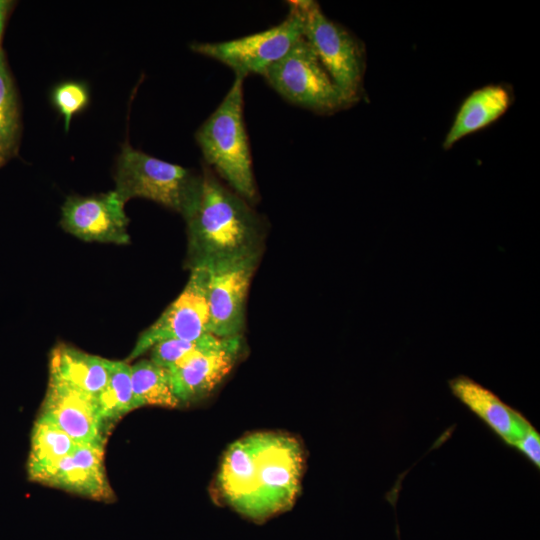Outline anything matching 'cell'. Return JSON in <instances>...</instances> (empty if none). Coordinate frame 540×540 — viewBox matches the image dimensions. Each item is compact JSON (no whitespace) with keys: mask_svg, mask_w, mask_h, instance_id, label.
<instances>
[{"mask_svg":"<svg viewBox=\"0 0 540 540\" xmlns=\"http://www.w3.org/2000/svg\"><path fill=\"white\" fill-rule=\"evenodd\" d=\"M21 116L16 87L0 46V167L18 153Z\"/></svg>","mask_w":540,"mask_h":540,"instance_id":"19","label":"cell"},{"mask_svg":"<svg viewBox=\"0 0 540 540\" xmlns=\"http://www.w3.org/2000/svg\"><path fill=\"white\" fill-rule=\"evenodd\" d=\"M208 272L205 267L190 269L189 279L180 295L160 317L138 337L125 360L130 362L169 339L195 340L208 333Z\"/></svg>","mask_w":540,"mask_h":540,"instance_id":"8","label":"cell"},{"mask_svg":"<svg viewBox=\"0 0 540 540\" xmlns=\"http://www.w3.org/2000/svg\"><path fill=\"white\" fill-rule=\"evenodd\" d=\"M94 399L106 427L136 409L128 362L110 360L108 381Z\"/></svg>","mask_w":540,"mask_h":540,"instance_id":"20","label":"cell"},{"mask_svg":"<svg viewBox=\"0 0 540 540\" xmlns=\"http://www.w3.org/2000/svg\"><path fill=\"white\" fill-rule=\"evenodd\" d=\"M261 256L207 267L208 333L219 338L243 335L246 300Z\"/></svg>","mask_w":540,"mask_h":540,"instance_id":"9","label":"cell"},{"mask_svg":"<svg viewBox=\"0 0 540 540\" xmlns=\"http://www.w3.org/2000/svg\"><path fill=\"white\" fill-rule=\"evenodd\" d=\"M202 178L198 204L185 220L189 270L262 256L266 235L263 217L206 165Z\"/></svg>","mask_w":540,"mask_h":540,"instance_id":"2","label":"cell"},{"mask_svg":"<svg viewBox=\"0 0 540 540\" xmlns=\"http://www.w3.org/2000/svg\"><path fill=\"white\" fill-rule=\"evenodd\" d=\"M303 470L304 452L296 438L278 432H255L226 449L217 487L230 508L262 524L293 507Z\"/></svg>","mask_w":540,"mask_h":540,"instance_id":"1","label":"cell"},{"mask_svg":"<svg viewBox=\"0 0 540 540\" xmlns=\"http://www.w3.org/2000/svg\"><path fill=\"white\" fill-rule=\"evenodd\" d=\"M243 335L221 338L168 370L175 396L181 405L208 396L231 372L244 350Z\"/></svg>","mask_w":540,"mask_h":540,"instance_id":"11","label":"cell"},{"mask_svg":"<svg viewBox=\"0 0 540 540\" xmlns=\"http://www.w3.org/2000/svg\"><path fill=\"white\" fill-rule=\"evenodd\" d=\"M130 370L136 409L144 406H180L167 369L150 359H141L130 365Z\"/></svg>","mask_w":540,"mask_h":540,"instance_id":"18","label":"cell"},{"mask_svg":"<svg viewBox=\"0 0 540 540\" xmlns=\"http://www.w3.org/2000/svg\"><path fill=\"white\" fill-rule=\"evenodd\" d=\"M115 191L127 202L144 198L171 209L187 220L202 191V172L170 163L125 143L117 157Z\"/></svg>","mask_w":540,"mask_h":540,"instance_id":"4","label":"cell"},{"mask_svg":"<svg viewBox=\"0 0 540 540\" xmlns=\"http://www.w3.org/2000/svg\"><path fill=\"white\" fill-rule=\"evenodd\" d=\"M221 338L206 333L195 340L169 339L150 348V360L170 370L188 357L216 345Z\"/></svg>","mask_w":540,"mask_h":540,"instance_id":"21","label":"cell"},{"mask_svg":"<svg viewBox=\"0 0 540 540\" xmlns=\"http://www.w3.org/2000/svg\"><path fill=\"white\" fill-rule=\"evenodd\" d=\"M13 6L14 2L12 1L0 0V46L2 44L6 21Z\"/></svg>","mask_w":540,"mask_h":540,"instance_id":"24","label":"cell"},{"mask_svg":"<svg viewBox=\"0 0 540 540\" xmlns=\"http://www.w3.org/2000/svg\"><path fill=\"white\" fill-rule=\"evenodd\" d=\"M287 4L301 21L303 38L347 102L351 106L359 101L365 71L363 45L346 28L330 20L316 1L292 0Z\"/></svg>","mask_w":540,"mask_h":540,"instance_id":"5","label":"cell"},{"mask_svg":"<svg viewBox=\"0 0 540 540\" xmlns=\"http://www.w3.org/2000/svg\"><path fill=\"white\" fill-rule=\"evenodd\" d=\"M303 37L299 17L288 9L287 17L266 30L240 38L213 43H193V52L212 58L228 66L235 76L264 75Z\"/></svg>","mask_w":540,"mask_h":540,"instance_id":"7","label":"cell"},{"mask_svg":"<svg viewBox=\"0 0 540 540\" xmlns=\"http://www.w3.org/2000/svg\"><path fill=\"white\" fill-rule=\"evenodd\" d=\"M125 203L115 190L69 196L61 208L60 224L83 241L125 245L130 242Z\"/></svg>","mask_w":540,"mask_h":540,"instance_id":"10","label":"cell"},{"mask_svg":"<svg viewBox=\"0 0 540 540\" xmlns=\"http://www.w3.org/2000/svg\"><path fill=\"white\" fill-rule=\"evenodd\" d=\"M263 77L288 102L313 112L332 114L350 106L303 37Z\"/></svg>","mask_w":540,"mask_h":540,"instance_id":"6","label":"cell"},{"mask_svg":"<svg viewBox=\"0 0 540 540\" xmlns=\"http://www.w3.org/2000/svg\"><path fill=\"white\" fill-rule=\"evenodd\" d=\"M69 435L39 415L31 432L27 472L30 480L44 484L58 464L77 448Z\"/></svg>","mask_w":540,"mask_h":540,"instance_id":"17","label":"cell"},{"mask_svg":"<svg viewBox=\"0 0 540 540\" xmlns=\"http://www.w3.org/2000/svg\"><path fill=\"white\" fill-rule=\"evenodd\" d=\"M109 372V359L66 344H59L51 351L49 381L64 384L93 398L105 387Z\"/></svg>","mask_w":540,"mask_h":540,"instance_id":"15","label":"cell"},{"mask_svg":"<svg viewBox=\"0 0 540 540\" xmlns=\"http://www.w3.org/2000/svg\"><path fill=\"white\" fill-rule=\"evenodd\" d=\"M104 446L105 441L78 444L44 484L96 501L114 500L104 467Z\"/></svg>","mask_w":540,"mask_h":540,"instance_id":"13","label":"cell"},{"mask_svg":"<svg viewBox=\"0 0 540 540\" xmlns=\"http://www.w3.org/2000/svg\"><path fill=\"white\" fill-rule=\"evenodd\" d=\"M89 89L86 83L65 81L58 83L51 92V102L64 120L68 131L72 118L83 111L89 103Z\"/></svg>","mask_w":540,"mask_h":540,"instance_id":"22","label":"cell"},{"mask_svg":"<svg viewBox=\"0 0 540 540\" xmlns=\"http://www.w3.org/2000/svg\"><path fill=\"white\" fill-rule=\"evenodd\" d=\"M529 460L539 467L540 465V436L532 427L514 446Z\"/></svg>","mask_w":540,"mask_h":540,"instance_id":"23","label":"cell"},{"mask_svg":"<svg viewBox=\"0 0 540 540\" xmlns=\"http://www.w3.org/2000/svg\"><path fill=\"white\" fill-rule=\"evenodd\" d=\"M40 416L54 423L76 443L105 441L95 399L64 384L49 381Z\"/></svg>","mask_w":540,"mask_h":540,"instance_id":"12","label":"cell"},{"mask_svg":"<svg viewBox=\"0 0 540 540\" xmlns=\"http://www.w3.org/2000/svg\"><path fill=\"white\" fill-rule=\"evenodd\" d=\"M511 103V94L502 85H485L474 90L460 105L443 141V148L450 149L462 138L491 125L508 110Z\"/></svg>","mask_w":540,"mask_h":540,"instance_id":"16","label":"cell"},{"mask_svg":"<svg viewBox=\"0 0 540 540\" xmlns=\"http://www.w3.org/2000/svg\"><path fill=\"white\" fill-rule=\"evenodd\" d=\"M448 385L452 394L508 445L514 446L533 427L521 413L467 376L454 377Z\"/></svg>","mask_w":540,"mask_h":540,"instance_id":"14","label":"cell"},{"mask_svg":"<svg viewBox=\"0 0 540 540\" xmlns=\"http://www.w3.org/2000/svg\"><path fill=\"white\" fill-rule=\"evenodd\" d=\"M244 78L235 79L214 112L195 133L207 166L250 204L258 200L248 134L244 122Z\"/></svg>","mask_w":540,"mask_h":540,"instance_id":"3","label":"cell"}]
</instances>
